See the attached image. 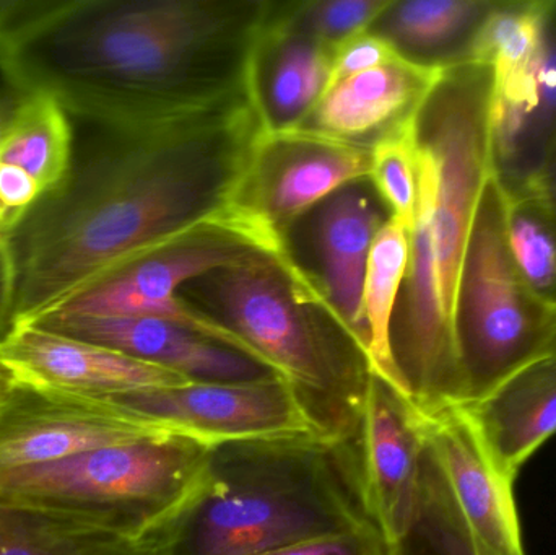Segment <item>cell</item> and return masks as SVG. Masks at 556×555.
I'll return each instance as SVG.
<instances>
[{
    "instance_id": "27",
    "label": "cell",
    "mask_w": 556,
    "mask_h": 555,
    "mask_svg": "<svg viewBox=\"0 0 556 555\" xmlns=\"http://www.w3.org/2000/svg\"><path fill=\"white\" fill-rule=\"evenodd\" d=\"M505 198L513 260L532 292L556 306V211L535 191Z\"/></svg>"
},
{
    "instance_id": "8",
    "label": "cell",
    "mask_w": 556,
    "mask_h": 555,
    "mask_svg": "<svg viewBox=\"0 0 556 555\" xmlns=\"http://www.w3.org/2000/svg\"><path fill=\"white\" fill-rule=\"evenodd\" d=\"M253 250L260 248L224 225L201 228L111 267L38 318L153 316L261 362L240 336L182 295L195 280L230 266Z\"/></svg>"
},
{
    "instance_id": "16",
    "label": "cell",
    "mask_w": 556,
    "mask_h": 555,
    "mask_svg": "<svg viewBox=\"0 0 556 555\" xmlns=\"http://www.w3.org/2000/svg\"><path fill=\"white\" fill-rule=\"evenodd\" d=\"M71 116L45 94L18 93L0 133V234L12 238L33 209L67 176Z\"/></svg>"
},
{
    "instance_id": "5",
    "label": "cell",
    "mask_w": 556,
    "mask_h": 555,
    "mask_svg": "<svg viewBox=\"0 0 556 555\" xmlns=\"http://www.w3.org/2000/svg\"><path fill=\"white\" fill-rule=\"evenodd\" d=\"M188 287L207 303L205 313L296 390L327 437L355 439L371 365L290 248L250 251Z\"/></svg>"
},
{
    "instance_id": "35",
    "label": "cell",
    "mask_w": 556,
    "mask_h": 555,
    "mask_svg": "<svg viewBox=\"0 0 556 555\" xmlns=\"http://www.w3.org/2000/svg\"><path fill=\"white\" fill-rule=\"evenodd\" d=\"M16 377L9 367L0 362V401L5 398V394L12 390L13 384H15Z\"/></svg>"
},
{
    "instance_id": "3",
    "label": "cell",
    "mask_w": 556,
    "mask_h": 555,
    "mask_svg": "<svg viewBox=\"0 0 556 555\" xmlns=\"http://www.w3.org/2000/svg\"><path fill=\"white\" fill-rule=\"evenodd\" d=\"M493 91L489 65H454L418 114L417 211L391 345L405 398L427 419L464 406L454 308L477 207L495 175Z\"/></svg>"
},
{
    "instance_id": "29",
    "label": "cell",
    "mask_w": 556,
    "mask_h": 555,
    "mask_svg": "<svg viewBox=\"0 0 556 555\" xmlns=\"http://www.w3.org/2000/svg\"><path fill=\"white\" fill-rule=\"evenodd\" d=\"M394 0H303L288 2L293 22L314 38L337 49L371 31Z\"/></svg>"
},
{
    "instance_id": "28",
    "label": "cell",
    "mask_w": 556,
    "mask_h": 555,
    "mask_svg": "<svg viewBox=\"0 0 556 555\" xmlns=\"http://www.w3.org/2000/svg\"><path fill=\"white\" fill-rule=\"evenodd\" d=\"M418 114L372 140L369 169V181L388 207L389 217L410 231L418 198Z\"/></svg>"
},
{
    "instance_id": "24",
    "label": "cell",
    "mask_w": 556,
    "mask_h": 555,
    "mask_svg": "<svg viewBox=\"0 0 556 555\" xmlns=\"http://www.w3.org/2000/svg\"><path fill=\"white\" fill-rule=\"evenodd\" d=\"M0 555H143L139 540L68 515L0 501Z\"/></svg>"
},
{
    "instance_id": "25",
    "label": "cell",
    "mask_w": 556,
    "mask_h": 555,
    "mask_svg": "<svg viewBox=\"0 0 556 555\" xmlns=\"http://www.w3.org/2000/svg\"><path fill=\"white\" fill-rule=\"evenodd\" d=\"M389 555H495L467 524L428 443L414 520L407 533L389 546Z\"/></svg>"
},
{
    "instance_id": "1",
    "label": "cell",
    "mask_w": 556,
    "mask_h": 555,
    "mask_svg": "<svg viewBox=\"0 0 556 555\" xmlns=\"http://www.w3.org/2000/svg\"><path fill=\"white\" fill-rule=\"evenodd\" d=\"M91 127L64 181L10 238L16 326L124 261L225 227L266 130L254 100L152 126Z\"/></svg>"
},
{
    "instance_id": "21",
    "label": "cell",
    "mask_w": 556,
    "mask_h": 555,
    "mask_svg": "<svg viewBox=\"0 0 556 555\" xmlns=\"http://www.w3.org/2000/svg\"><path fill=\"white\" fill-rule=\"evenodd\" d=\"M388 218L362 181L324 201L314 228L320 289L362 348L359 308L366 266L376 235Z\"/></svg>"
},
{
    "instance_id": "26",
    "label": "cell",
    "mask_w": 556,
    "mask_h": 555,
    "mask_svg": "<svg viewBox=\"0 0 556 555\" xmlns=\"http://www.w3.org/2000/svg\"><path fill=\"white\" fill-rule=\"evenodd\" d=\"M548 0H498L483 23L472 62L489 65L493 87H511L534 64L541 48Z\"/></svg>"
},
{
    "instance_id": "12",
    "label": "cell",
    "mask_w": 556,
    "mask_h": 555,
    "mask_svg": "<svg viewBox=\"0 0 556 555\" xmlns=\"http://www.w3.org/2000/svg\"><path fill=\"white\" fill-rule=\"evenodd\" d=\"M425 419L391 384L372 375L356 433L363 499L388 546L410 527L420 494Z\"/></svg>"
},
{
    "instance_id": "14",
    "label": "cell",
    "mask_w": 556,
    "mask_h": 555,
    "mask_svg": "<svg viewBox=\"0 0 556 555\" xmlns=\"http://www.w3.org/2000/svg\"><path fill=\"white\" fill-rule=\"evenodd\" d=\"M0 362L20 380L88 398L191 381L166 368L35 325L15 326L0 342Z\"/></svg>"
},
{
    "instance_id": "15",
    "label": "cell",
    "mask_w": 556,
    "mask_h": 555,
    "mask_svg": "<svg viewBox=\"0 0 556 555\" xmlns=\"http://www.w3.org/2000/svg\"><path fill=\"white\" fill-rule=\"evenodd\" d=\"M493 169L506 195L534 191L556 149V0H548L538 58L493 91Z\"/></svg>"
},
{
    "instance_id": "31",
    "label": "cell",
    "mask_w": 556,
    "mask_h": 555,
    "mask_svg": "<svg viewBox=\"0 0 556 555\" xmlns=\"http://www.w3.org/2000/svg\"><path fill=\"white\" fill-rule=\"evenodd\" d=\"M399 54L402 52H399L384 36L378 35V33L366 31L355 36L350 41L343 42L333 52L329 85L350 77V75L388 64Z\"/></svg>"
},
{
    "instance_id": "6",
    "label": "cell",
    "mask_w": 556,
    "mask_h": 555,
    "mask_svg": "<svg viewBox=\"0 0 556 555\" xmlns=\"http://www.w3.org/2000/svg\"><path fill=\"white\" fill-rule=\"evenodd\" d=\"M211 453V446L173 433L101 446L2 472L0 501L140 540L201 491Z\"/></svg>"
},
{
    "instance_id": "19",
    "label": "cell",
    "mask_w": 556,
    "mask_h": 555,
    "mask_svg": "<svg viewBox=\"0 0 556 555\" xmlns=\"http://www.w3.org/2000/svg\"><path fill=\"white\" fill-rule=\"evenodd\" d=\"M333 52L293 22L288 2H274L253 62L254 101L266 129L306 123L329 87Z\"/></svg>"
},
{
    "instance_id": "32",
    "label": "cell",
    "mask_w": 556,
    "mask_h": 555,
    "mask_svg": "<svg viewBox=\"0 0 556 555\" xmlns=\"http://www.w3.org/2000/svg\"><path fill=\"white\" fill-rule=\"evenodd\" d=\"M16 270L10 238L0 234V342L15 329Z\"/></svg>"
},
{
    "instance_id": "18",
    "label": "cell",
    "mask_w": 556,
    "mask_h": 555,
    "mask_svg": "<svg viewBox=\"0 0 556 555\" xmlns=\"http://www.w3.org/2000/svg\"><path fill=\"white\" fill-rule=\"evenodd\" d=\"M444 71L399 54L388 64L330 84L301 127L333 139L371 143L417 116Z\"/></svg>"
},
{
    "instance_id": "7",
    "label": "cell",
    "mask_w": 556,
    "mask_h": 555,
    "mask_svg": "<svg viewBox=\"0 0 556 555\" xmlns=\"http://www.w3.org/2000/svg\"><path fill=\"white\" fill-rule=\"evenodd\" d=\"M555 336L556 306L532 292L513 260L505 192L493 175L473 218L454 308L464 406L547 355Z\"/></svg>"
},
{
    "instance_id": "23",
    "label": "cell",
    "mask_w": 556,
    "mask_h": 555,
    "mask_svg": "<svg viewBox=\"0 0 556 555\" xmlns=\"http://www.w3.org/2000/svg\"><path fill=\"white\" fill-rule=\"evenodd\" d=\"M410 261V230L389 217L376 235L363 282V349L372 375L391 384L404 396L397 368L392 357L391 335L395 310ZM405 398V396H404ZM407 400V398H405Z\"/></svg>"
},
{
    "instance_id": "33",
    "label": "cell",
    "mask_w": 556,
    "mask_h": 555,
    "mask_svg": "<svg viewBox=\"0 0 556 555\" xmlns=\"http://www.w3.org/2000/svg\"><path fill=\"white\" fill-rule=\"evenodd\" d=\"M534 191L539 192L556 211V149L545 165Z\"/></svg>"
},
{
    "instance_id": "17",
    "label": "cell",
    "mask_w": 556,
    "mask_h": 555,
    "mask_svg": "<svg viewBox=\"0 0 556 555\" xmlns=\"http://www.w3.org/2000/svg\"><path fill=\"white\" fill-rule=\"evenodd\" d=\"M425 436L473 533L495 555H526L515 484L496 471L463 409L425 419Z\"/></svg>"
},
{
    "instance_id": "13",
    "label": "cell",
    "mask_w": 556,
    "mask_h": 555,
    "mask_svg": "<svg viewBox=\"0 0 556 555\" xmlns=\"http://www.w3.org/2000/svg\"><path fill=\"white\" fill-rule=\"evenodd\" d=\"M25 325L121 352L127 357L175 371L191 381L240 383L277 377L273 368L241 352L168 319L153 316H41Z\"/></svg>"
},
{
    "instance_id": "10",
    "label": "cell",
    "mask_w": 556,
    "mask_h": 555,
    "mask_svg": "<svg viewBox=\"0 0 556 555\" xmlns=\"http://www.w3.org/2000/svg\"><path fill=\"white\" fill-rule=\"evenodd\" d=\"M103 400L116 404L129 419L152 432L188 437L211 449L285 437L330 439L296 390L278 375L240 383L189 381Z\"/></svg>"
},
{
    "instance_id": "34",
    "label": "cell",
    "mask_w": 556,
    "mask_h": 555,
    "mask_svg": "<svg viewBox=\"0 0 556 555\" xmlns=\"http://www.w3.org/2000/svg\"><path fill=\"white\" fill-rule=\"evenodd\" d=\"M20 2L13 0V2H9V0H0V36L5 31L9 23L15 18L16 13H18Z\"/></svg>"
},
{
    "instance_id": "4",
    "label": "cell",
    "mask_w": 556,
    "mask_h": 555,
    "mask_svg": "<svg viewBox=\"0 0 556 555\" xmlns=\"http://www.w3.org/2000/svg\"><path fill=\"white\" fill-rule=\"evenodd\" d=\"M372 524L356 437L214 446L201 491L139 540L143 555H264Z\"/></svg>"
},
{
    "instance_id": "11",
    "label": "cell",
    "mask_w": 556,
    "mask_h": 555,
    "mask_svg": "<svg viewBox=\"0 0 556 555\" xmlns=\"http://www.w3.org/2000/svg\"><path fill=\"white\" fill-rule=\"evenodd\" d=\"M152 436L160 433L134 422L103 398L65 393L16 378L0 401V475Z\"/></svg>"
},
{
    "instance_id": "36",
    "label": "cell",
    "mask_w": 556,
    "mask_h": 555,
    "mask_svg": "<svg viewBox=\"0 0 556 555\" xmlns=\"http://www.w3.org/2000/svg\"><path fill=\"white\" fill-rule=\"evenodd\" d=\"M548 354H556V336L554 342H552L551 351H548Z\"/></svg>"
},
{
    "instance_id": "20",
    "label": "cell",
    "mask_w": 556,
    "mask_h": 555,
    "mask_svg": "<svg viewBox=\"0 0 556 555\" xmlns=\"http://www.w3.org/2000/svg\"><path fill=\"white\" fill-rule=\"evenodd\" d=\"M460 409L496 471L515 484L528 459L556 436V354L531 362L489 396Z\"/></svg>"
},
{
    "instance_id": "2",
    "label": "cell",
    "mask_w": 556,
    "mask_h": 555,
    "mask_svg": "<svg viewBox=\"0 0 556 555\" xmlns=\"http://www.w3.org/2000/svg\"><path fill=\"white\" fill-rule=\"evenodd\" d=\"M270 0L22 2L0 74L90 126L137 127L253 100Z\"/></svg>"
},
{
    "instance_id": "30",
    "label": "cell",
    "mask_w": 556,
    "mask_h": 555,
    "mask_svg": "<svg viewBox=\"0 0 556 555\" xmlns=\"http://www.w3.org/2000/svg\"><path fill=\"white\" fill-rule=\"evenodd\" d=\"M264 555H389V546L378 527L366 524Z\"/></svg>"
},
{
    "instance_id": "22",
    "label": "cell",
    "mask_w": 556,
    "mask_h": 555,
    "mask_svg": "<svg viewBox=\"0 0 556 555\" xmlns=\"http://www.w3.org/2000/svg\"><path fill=\"white\" fill-rule=\"evenodd\" d=\"M498 0H394L372 26L399 52L434 67L472 62L473 45Z\"/></svg>"
},
{
    "instance_id": "9",
    "label": "cell",
    "mask_w": 556,
    "mask_h": 555,
    "mask_svg": "<svg viewBox=\"0 0 556 555\" xmlns=\"http://www.w3.org/2000/svg\"><path fill=\"white\" fill-rule=\"evenodd\" d=\"M371 143L333 139L306 127L264 130L225 227L260 250L288 247L301 217L346 186L369 179Z\"/></svg>"
}]
</instances>
